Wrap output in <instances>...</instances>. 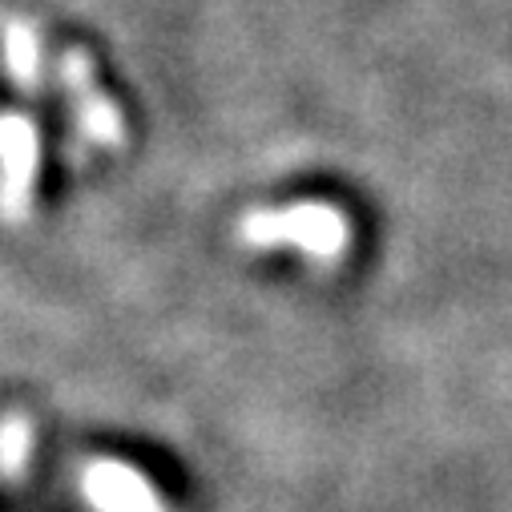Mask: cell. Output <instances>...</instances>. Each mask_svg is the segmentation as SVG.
<instances>
[{
	"label": "cell",
	"instance_id": "2",
	"mask_svg": "<svg viewBox=\"0 0 512 512\" xmlns=\"http://www.w3.org/2000/svg\"><path fill=\"white\" fill-rule=\"evenodd\" d=\"M57 77H61V89L69 97V109H73L81 138L101 146V150H117L125 142V117H121L117 101L97 85L93 57L85 49H65L61 65H57Z\"/></svg>",
	"mask_w": 512,
	"mask_h": 512
},
{
	"label": "cell",
	"instance_id": "4",
	"mask_svg": "<svg viewBox=\"0 0 512 512\" xmlns=\"http://www.w3.org/2000/svg\"><path fill=\"white\" fill-rule=\"evenodd\" d=\"M81 488L97 512H170L150 476L121 460H93L85 468Z\"/></svg>",
	"mask_w": 512,
	"mask_h": 512
},
{
	"label": "cell",
	"instance_id": "5",
	"mask_svg": "<svg viewBox=\"0 0 512 512\" xmlns=\"http://www.w3.org/2000/svg\"><path fill=\"white\" fill-rule=\"evenodd\" d=\"M0 61H5V73L13 77V85H21L29 97L41 93L45 41H41V33L29 17H17V13L0 17Z\"/></svg>",
	"mask_w": 512,
	"mask_h": 512
},
{
	"label": "cell",
	"instance_id": "1",
	"mask_svg": "<svg viewBox=\"0 0 512 512\" xmlns=\"http://www.w3.org/2000/svg\"><path fill=\"white\" fill-rule=\"evenodd\" d=\"M238 242L250 250L291 246L315 263H339L351 246V222L331 202H291L259 206L238 218Z\"/></svg>",
	"mask_w": 512,
	"mask_h": 512
},
{
	"label": "cell",
	"instance_id": "3",
	"mask_svg": "<svg viewBox=\"0 0 512 512\" xmlns=\"http://www.w3.org/2000/svg\"><path fill=\"white\" fill-rule=\"evenodd\" d=\"M41 170V134L29 113H0V218L25 222Z\"/></svg>",
	"mask_w": 512,
	"mask_h": 512
}]
</instances>
